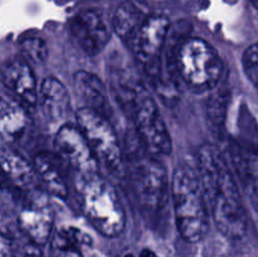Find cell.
<instances>
[{
  "label": "cell",
  "mask_w": 258,
  "mask_h": 257,
  "mask_svg": "<svg viewBox=\"0 0 258 257\" xmlns=\"http://www.w3.org/2000/svg\"><path fill=\"white\" fill-rule=\"evenodd\" d=\"M171 199L175 222L186 242H198L207 236L211 211L198 171L189 166H178L171 179Z\"/></svg>",
  "instance_id": "obj_3"
},
{
  "label": "cell",
  "mask_w": 258,
  "mask_h": 257,
  "mask_svg": "<svg viewBox=\"0 0 258 257\" xmlns=\"http://www.w3.org/2000/svg\"><path fill=\"white\" fill-rule=\"evenodd\" d=\"M198 174L217 228L228 238H242L248 228V217L238 184L223 154L212 144L199 149Z\"/></svg>",
  "instance_id": "obj_1"
},
{
  "label": "cell",
  "mask_w": 258,
  "mask_h": 257,
  "mask_svg": "<svg viewBox=\"0 0 258 257\" xmlns=\"http://www.w3.org/2000/svg\"><path fill=\"white\" fill-rule=\"evenodd\" d=\"M20 52L27 62L40 65L48 57V45L42 38L29 37L22 40Z\"/></svg>",
  "instance_id": "obj_21"
},
{
  "label": "cell",
  "mask_w": 258,
  "mask_h": 257,
  "mask_svg": "<svg viewBox=\"0 0 258 257\" xmlns=\"http://www.w3.org/2000/svg\"><path fill=\"white\" fill-rule=\"evenodd\" d=\"M229 95L226 91H219L211 98L208 105V120L214 128L219 130L226 120L227 110H228Z\"/></svg>",
  "instance_id": "obj_22"
},
{
  "label": "cell",
  "mask_w": 258,
  "mask_h": 257,
  "mask_svg": "<svg viewBox=\"0 0 258 257\" xmlns=\"http://www.w3.org/2000/svg\"><path fill=\"white\" fill-rule=\"evenodd\" d=\"M110 83L113 97L133 120L144 148L155 155H169L173 150L171 136L150 91L123 68L110 73Z\"/></svg>",
  "instance_id": "obj_2"
},
{
  "label": "cell",
  "mask_w": 258,
  "mask_h": 257,
  "mask_svg": "<svg viewBox=\"0 0 258 257\" xmlns=\"http://www.w3.org/2000/svg\"><path fill=\"white\" fill-rule=\"evenodd\" d=\"M3 83L9 93L25 107H34L39 98V88L29 62L24 58L9 60L3 68Z\"/></svg>",
  "instance_id": "obj_12"
},
{
  "label": "cell",
  "mask_w": 258,
  "mask_h": 257,
  "mask_svg": "<svg viewBox=\"0 0 258 257\" xmlns=\"http://www.w3.org/2000/svg\"><path fill=\"white\" fill-rule=\"evenodd\" d=\"M139 257H158V256H156V253L153 251V249L144 248L143 251L140 252V254H139Z\"/></svg>",
  "instance_id": "obj_25"
},
{
  "label": "cell",
  "mask_w": 258,
  "mask_h": 257,
  "mask_svg": "<svg viewBox=\"0 0 258 257\" xmlns=\"http://www.w3.org/2000/svg\"><path fill=\"white\" fill-rule=\"evenodd\" d=\"M44 117L52 125H66L72 111L71 96L67 87L54 77L45 78L39 88L38 98Z\"/></svg>",
  "instance_id": "obj_13"
},
{
  "label": "cell",
  "mask_w": 258,
  "mask_h": 257,
  "mask_svg": "<svg viewBox=\"0 0 258 257\" xmlns=\"http://www.w3.org/2000/svg\"><path fill=\"white\" fill-rule=\"evenodd\" d=\"M91 238L76 227L58 228L50 237L48 257H83L81 247L90 244Z\"/></svg>",
  "instance_id": "obj_17"
},
{
  "label": "cell",
  "mask_w": 258,
  "mask_h": 257,
  "mask_svg": "<svg viewBox=\"0 0 258 257\" xmlns=\"http://www.w3.org/2000/svg\"><path fill=\"white\" fill-rule=\"evenodd\" d=\"M148 15L140 7L134 3H123L113 13L112 29L121 39L130 42Z\"/></svg>",
  "instance_id": "obj_20"
},
{
  "label": "cell",
  "mask_w": 258,
  "mask_h": 257,
  "mask_svg": "<svg viewBox=\"0 0 258 257\" xmlns=\"http://www.w3.org/2000/svg\"><path fill=\"white\" fill-rule=\"evenodd\" d=\"M0 161L3 170L14 185L20 189H32L35 184L37 173L34 166L30 165L22 155L7 146H3L0 151Z\"/></svg>",
  "instance_id": "obj_19"
},
{
  "label": "cell",
  "mask_w": 258,
  "mask_h": 257,
  "mask_svg": "<svg viewBox=\"0 0 258 257\" xmlns=\"http://www.w3.org/2000/svg\"><path fill=\"white\" fill-rule=\"evenodd\" d=\"M232 165L249 203L258 213V148H234Z\"/></svg>",
  "instance_id": "obj_14"
},
{
  "label": "cell",
  "mask_w": 258,
  "mask_h": 257,
  "mask_svg": "<svg viewBox=\"0 0 258 257\" xmlns=\"http://www.w3.org/2000/svg\"><path fill=\"white\" fill-rule=\"evenodd\" d=\"M170 29V20L165 15H148L140 29L128 42L144 71L160 58L169 40Z\"/></svg>",
  "instance_id": "obj_8"
},
{
  "label": "cell",
  "mask_w": 258,
  "mask_h": 257,
  "mask_svg": "<svg viewBox=\"0 0 258 257\" xmlns=\"http://www.w3.org/2000/svg\"><path fill=\"white\" fill-rule=\"evenodd\" d=\"M249 2H251V3H252V4H253V5H254V7H256V8H257V9H258V0H249Z\"/></svg>",
  "instance_id": "obj_26"
},
{
  "label": "cell",
  "mask_w": 258,
  "mask_h": 257,
  "mask_svg": "<svg viewBox=\"0 0 258 257\" xmlns=\"http://www.w3.org/2000/svg\"><path fill=\"white\" fill-rule=\"evenodd\" d=\"M76 118L98 163L112 173L117 171L121 166V145L108 118L87 107H81Z\"/></svg>",
  "instance_id": "obj_7"
},
{
  "label": "cell",
  "mask_w": 258,
  "mask_h": 257,
  "mask_svg": "<svg viewBox=\"0 0 258 257\" xmlns=\"http://www.w3.org/2000/svg\"><path fill=\"white\" fill-rule=\"evenodd\" d=\"M148 149L136 151L128 159L131 184L139 201L149 209L165 207L171 196V180H169L165 168L154 159Z\"/></svg>",
  "instance_id": "obj_6"
},
{
  "label": "cell",
  "mask_w": 258,
  "mask_h": 257,
  "mask_svg": "<svg viewBox=\"0 0 258 257\" xmlns=\"http://www.w3.org/2000/svg\"><path fill=\"white\" fill-rule=\"evenodd\" d=\"M34 169L43 185L52 196L67 198L68 186L57 159L48 153H40L34 159Z\"/></svg>",
  "instance_id": "obj_18"
},
{
  "label": "cell",
  "mask_w": 258,
  "mask_h": 257,
  "mask_svg": "<svg viewBox=\"0 0 258 257\" xmlns=\"http://www.w3.org/2000/svg\"><path fill=\"white\" fill-rule=\"evenodd\" d=\"M244 72L258 90V43L249 45L243 54Z\"/></svg>",
  "instance_id": "obj_23"
},
{
  "label": "cell",
  "mask_w": 258,
  "mask_h": 257,
  "mask_svg": "<svg viewBox=\"0 0 258 257\" xmlns=\"http://www.w3.org/2000/svg\"><path fill=\"white\" fill-rule=\"evenodd\" d=\"M176 65L180 80L198 93L213 90L223 72V62L218 52L201 38H188L180 42Z\"/></svg>",
  "instance_id": "obj_5"
},
{
  "label": "cell",
  "mask_w": 258,
  "mask_h": 257,
  "mask_svg": "<svg viewBox=\"0 0 258 257\" xmlns=\"http://www.w3.org/2000/svg\"><path fill=\"white\" fill-rule=\"evenodd\" d=\"M15 257H43V253L39 249V244L30 241L22 244Z\"/></svg>",
  "instance_id": "obj_24"
},
{
  "label": "cell",
  "mask_w": 258,
  "mask_h": 257,
  "mask_svg": "<svg viewBox=\"0 0 258 257\" xmlns=\"http://www.w3.org/2000/svg\"><path fill=\"white\" fill-rule=\"evenodd\" d=\"M54 151L58 159H62L81 174L97 171V159L78 126L66 123L58 128L54 138Z\"/></svg>",
  "instance_id": "obj_9"
},
{
  "label": "cell",
  "mask_w": 258,
  "mask_h": 257,
  "mask_svg": "<svg viewBox=\"0 0 258 257\" xmlns=\"http://www.w3.org/2000/svg\"><path fill=\"white\" fill-rule=\"evenodd\" d=\"M28 123L25 106L12 95H3L0 103V131L4 140L14 141L24 133Z\"/></svg>",
  "instance_id": "obj_16"
},
{
  "label": "cell",
  "mask_w": 258,
  "mask_h": 257,
  "mask_svg": "<svg viewBox=\"0 0 258 257\" xmlns=\"http://www.w3.org/2000/svg\"><path fill=\"white\" fill-rule=\"evenodd\" d=\"M123 257H135V256H134V254H131V253H127V254H125Z\"/></svg>",
  "instance_id": "obj_27"
},
{
  "label": "cell",
  "mask_w": 258,
  "mask_h": 257,
  "mask_svg": "<svg viewBox=\"0 0 258 257\" xmlns=\"http://www.w3.org/2000/svg\"><path fill=\"white\" fill-rule=\"evenodd\" d=\"M81 208L96 231L106 237L122 233L126 216L113 186L97 171L81 174L78 183Z\"/></svg>",
  "instance_id": "obj_4"
},
{
  "label": "cell",
  "mask_w": 258,
  "mask_h": 257,
  "mask_svg": "<svg viewBox=\"0 0 258 257\" xmlns=\"http://www.w3.org/2000/svg\"><path fill=\"white\" fill-rule=\"evenodd\" d=\"M18 222L25 236L39 246L52 237L53 212L44 197L30 198L20 209Z\"/></svg>",
  "instance_id": "obj_11"
},
{
  "label": "cell",
  "mask_w": 258,
  "mask_h": 257,
  "mask_svg": "<svg viewBox=\"0 0 258 257\" xmlns=\"http://www.w3.org/2000/svg\"><path fill=\"white\" fill-rule=\"evenodd\" d=\"M73 88L82 107L91 108L105 117L110 113V101L106 86L95 73L87 71H78L73 76Z\"/></svg>",
  "instance_id": "obj_15"
},
{
  "label": "cell",
  "mask_w": 258,
  "mask_h": 257,
  "mask_svg": "<svg viewBox=\"0 0 258 257\" xmlns=\"http://www.w3.org/2000/svg\"><path fill=\"white\" fill-rule=\"evenodd\" d=\"M70 33L77 47L90 55L102 52L111 38V32L102 15L93 10L78 13L71 20Z\"/></svg>",
  "instance_id": "obj_10"
}]
</instances>
